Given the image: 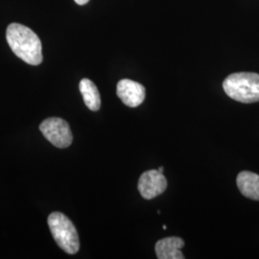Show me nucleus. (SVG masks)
Masks as SVG:
<instances>
[{
	"label": "nucleus",
	"instance_id": "5",
	"mask_svg": "<svg viewBox=\"0 0 259 259\" xmlns=\"http://www.w3.org/2000/svg\"><path fill=\"white\" fill-rule=\"evenodd\" d=\"M166 187V178L158 170H149L139 178L138 186L139 193L146 200H152L162 194Z\"/></svg>",
	"mask_w": 259,
	"mask_h": 259
},
{
	"label": "nucleus",
	"instance_id": "1",
	"mask_svg": "<svg viewBox=\"0 0 259 259\" xmlns=\"http://www.w3.org/2000/svg\"><path fill=\"white\" fill-rule=\"evenodd\" d=\"M6 38L12 51L23 62L31 65L41 64V41L30 28L19 23H12L7 28Z\"/></svg>",
	"mask_w": 259,
	"mask_h": 259
},
{
	"label": "nucleus",
	"instance_id": "6",
	"mask_svg": "<svg viewBox=\"0 0 259 259\" xmlns=\"http://www.w3.org/2000/svg\"><path fill=\"white\" fill-rule=\"evenodd\" d=\"M116 93L126 106L137 108L144 101L146 91L141 83L130 79H123L117 83Z\"/></svg>",
	"mask_w": 259,
	"mask_h": 259
},
{
	"label": "nucleus",
	"instance_id": "11",
	"mask_svg": "<svg viewBox=\"0 0 259 259\" xmlns=\"http://www.w3.org/2000/svg\"><path fill=\"white\" fill-rule=\"evenodd\" d=\"M157 170H158L160 173H163V170H164V168H163L162 166H160L159 168H158V169H157Z\"/></svg>",
	"mask_w": 259,
	"mask_h": 259
},
{
	"label": "nucleus",
	"instance_id": "9",
	"mask_svg": "<svg viewBox=\"0 0 259 259\" xmlns=\"http://www.w3.org/2000/svg\"><path fill=\"white\" fill-rule=\"evenodd\" d=\"M79 90L83 96V102L91 111H98L101 107V97L97 87L90 79H82Z\"/></svg>",
	"mask_w": 259,
	"mask_h": 259
},
{
	"label": "nucleus",
	"instance_id": "3",
	"mask_svg": "<svg viewBox=\"0 0 259 259\" xmlns=\"http://www.w3.org/2000/svg\"><path fill=\"white\" fill-rule=\"evenodd\" d=\"M48 226L52 236L59 247L69 254H75L80 249L78 232L73 223L61 212L51 213L48 217Z\"/></svg>",
	"mask_w": 259,
	"mask_h": 259
},
{
	"label": "nucleus",
	"instance_id": "2",
	"mask_svg": "<svg viewBox=\"0 0 259 259\" xmlns=\"http://www.w3.org/2000/svg\"><path fill=\"white\" fill-rule=\"evenodd\" d=\"M223 88L229 97L238 102L250 104L259 102V74L238 72L228 76Z\"/></svg>",
	"mask_w": 259,
	"mask_h": 259
},
{
	"label": "nucleus",
	"instance_id": "8",
	"mask_svg": "<svg viewBox=\"0 0 259 259\" xmlns=\"http://www.w3.org/2000/svg\"><path fill=\"white\" fill-rule=\"evenodd\" d=\"M237 186L245 197L259 201V175L250 171H243L237 176Z\"/></svg>",
	"mask_w": 259,
	"mask_h": 259
},
{
	"label": "nucleus",
	"instance_id": "4",
	"mask_svg": "<svg viewBox=\"0 0 259 259\" xmlns=\"http://www.w3.org/2000/svg\"><path fill=\"white\" fill-rule=\"evenodd\" d=\"M39 130L45 138L58 148H67L71 145L73 136L66 121L59 117H50L41 122Z\"/></svg>",
	"mask_w": 259,
	"mask_h": 259
},
{
	"label": "nucleus",
	"instance_id": "10",
	"mask_svg": "<svg viewBox=\"0 0 259 259\" xmlns=\"http://www.w3.org/2000/svg\"><path fill=\"white\" fill-rule=\"evenodd\" d=\"M78 5H85L90 0H74Z\"/></svg>",
	"mask_w": 259,
	"mask_h": 259
},
{
	"label": "nucleus",
	"instance_id": "7",
	"mask_svg": "<svg viewBox=\"0 0 259 259\" xmlns=\"http://www.w3.org/2000/svg\"><path fill=\"white\" fill-rule=\"evenodd\" d=\"M185 247V241L180 237H167L156 244V253L159 259H184L181 250Z\"/></svg>",
	"mask_w": 259,
	"mask_h": 259
}]
</instances>
